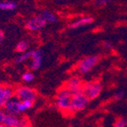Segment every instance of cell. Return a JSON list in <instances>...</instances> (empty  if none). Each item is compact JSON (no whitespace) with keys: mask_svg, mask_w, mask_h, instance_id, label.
<instances>
[{"mask_svg":"<svg viewBox=\"0 0 127 127\" xmlns=\"http://www.w3.org/2000/svg\"><path fill=\"white\" fill-rule=\"evenodd\" d=\"M72 93L68 91L65 86L61 88L58 91L57 95L55 97V106L57 107L62 112L68 113L69 112L71 99H72Z\"/></svg>","mask_w":127,"mask_h":127,"instance_id":"6da1fadb","label":"cell"},{"mask_svg":"<svg viewBox=\"0 0 127 127\" xmlns=\"http://www.w3.org/2000/svg\"><path fill=\"white\" fill-rule=\"evenodd\" d=\"M100 62V57L98 55H91L84 58L77 63L76 66V72L79 75H86L91 72L95 68Z\"/></svg>","mask_w":127,"mask_h":127,"instance_id":"7a4b0ae2","label":"cell"},{"mask_svg":"<svg viewBox=\"0 0 127 127\" xmlns=\"http://www.w3.org/2000/svg\"><path fill=\"white\" fill-rule=\"evenodd\" d=\"M89 99L82 92L74 93L71 99V104L68 113H76L85 109L89 105Z\"/></svg>","mask_w":127,"mask_h":127,"instance_id":"3957f363","label":"cell"},{"mask_svg":"<svg viewBox=\"0 0 127 127\" xmlns=\"http://www.w3.org/2000/svg\"><path fill=\"white\" fill-rule=\"evenodd\" d=\"M102 88V84L100 81H92L83 85L82 93L89 99V100H95L100 95Z\"/></svg>","mask_w":127,"mask_h":127,"instance_id":"277c9868","label":"cell"},{"mask_svg":"<svg viewBox=\"0 0 127 127\" xmlns=\"http://www.w3.org/2000/svg\"><path fill=\"white\" fill-rule=\"evenodd\" d=\"M14 97L19 100H30L34 102L37 98V93L32 87L21 85L14 89Z\"/></svg>","mask_w":127,"mask_h":127,"instance_id":"5b68a950","label":"cell"},{"mask_svg":"<svg viewBox=\"0 0 127 127\" xmlns=\"http://www.w3.org/2000/svg\"><path fill=\"white\" fill-rule=\"evenodd\" d=\"M46 22L40 15L38 16H34V17L29 19L25 23V28L29 31L36 32L38 30H42L43 28H45L46 25Z\"/></svg>","mask_w":127,"mask_h":127,"instance_id":"8992f818","label":"cell"},{"mask_svg":"<svg viewBox=\"0 0 127 127\" xmlns=\"http://www.w3.org/2000/svg\"><path fill=\"white\" fill-rule=\"evenodd\" d=\"M3 125L7 127H19L29 125V122L26 118L21 117V116H12V115L6 114L4 119Z\"/></svg>","mask_w":127,"mask_h":127,"instance_id":"52a82bcc","label":"cell"},{"mask_svg":"<svg viewBox=\"0 0 127 127\" xmlns=\"http://www.w3.org/2000/svg\"><path fill=\"white\" fill-rule=\"evenodd\" d=\"M14 97V89L9 85H4L0 89V108H4L9 100Z\"/></svg>","mask_w":127,"mask_h":127,"instance_id":"ba28073f","label":"cell"},{"mask_svg":"<svg viewBox=\"0 0 127 127\" xmlns=\"http://www.w3.org/2000/svg\"><path fill=\"white\" fill-rule=\"evenodd\" d=\"M83 85L84 84L82 82V79L78 76H73L69 77L68 80L66 82L65 87L68 91L71 92L72 94H74V93L82 92Z\"/></svg>","mask_w":127,"mask_h":127,"instance_id":"9c48e42d","label":"cell"},{"mask_svg":"<svg viewBox=\"0 0 127 127\" xmlns=\"http://www.w3.org/2000/svg\"><path fill=\"white\" fill-rule=\"evenodd\" d=\"M43 62V53L40 49H36L31 51L30 56V68L32 70H37L40 68Z\"/></svg>","mask_w":127,"mask_h":127,"instance_id":"30bf717a","label":"cell"},{"mask_svg":"<svg viewBox=\"0 0 127 127\" xmlns=\"http://www.w3.org/2000/svg\"><path fill=\"white\" fill-rule=\"evenodd\" d=\"M19 103L20 100L18 99H16L15 97H13L11 100H9L7 102V104L4 106V110L5 111V113L8 115H12V116H21L19 110Z\"/></svg>","mask_w":127,"mask_h":127,"instance_id":"8fae6325","label":"cell"},{"mask_svg":"<svg viewBox=\"0 0 127 127\" xmlns=\"http://www.w3.org/2000/svg\"><path fill=\"white\" fill-rule=\"evenodd\" d=\"M93 21V18L91 16H85V17H81L79 19H77L76 21H75L74 22L69 25V29H72V30H76V29H79L81 27H84V26H87L91 24Z\"/></svg>","mask_w":127,"mask_h":127,"instance_id":"7c38bea8","label":"cell"},{"mask_svg":"<svg viewBox=\"0 0 127 127\" xmlns=\"http://www.w3.org/2000/svg\"><path fill=\"white\" fill-rule=\"evenodd\" d=\"M40 16L45 20L46 23H55V22L58 21L57 16L53 12H51V11L49 10L42 11L40 13Z\"/></svg>","mask_w":127,"mask_h":127,"instance_id":"4fadbf2b","label":"cell"},{"mask_svg":"<svg viewBox=\"0 0 127 127\" xmlns=\"http://www.w3.org/2000/svg\"><path fill=\"white\" fill-rule=\"evenodd\" d=\"M33 106H34V102L33 101H30V100H20L19 110L21 115L27 112L28 110H30V108H33Z\"/></svg>","mask_w":127,"mask_h":127,"instance_id":"5bb4252c","label":"cell"},{"mask_svg":"<svg viewBox=\"0 0 127 127\" xmlns=\"http://www.w3.org/2000/svg\"><path fill=\"white\" fill-rule=\"evenodd\" d=\"M29 48H30V43L28 42L27 40H21L16 45L15 50L18 53H25V52H28Z\"/></svg>","mask_w":127,"mask_h":127,"instance_id":"9a60e30c","label":"cell"},{"mask_svg":"<svg viewBox=\"0 0 127 127\" xmlns=\"http://www.w3.org/2000/svg\"><path fill=\"white\" fill-rule=\"evenodd\" d=\"M17 7L16 3L12 1H3L0 2V10L3 11H12Z\"/></svg>","mask_w":127,"mask_h":127,"instance_id":"2e32d148","label":"cell"},{"mask_svg":"<svg viewBox=\"0 0 127 127\" xmlns=\"http://www.w3.org/2000/svg\"><path fill=\"white\" fill-rule=\"evenodd\" d=\"M30 56H31V51H28L25 52V53H22L16 57L15 59V62L17 64H21V63H23V62H27L30 59Z\"/></svg>","mask_w":127,"mask_h":127,"instance_id":"e0dca14e","label":"cell"},{"mask_svg":"<svg viewBox=\"0 0 127 127\" xmlns=\"http://www.w3.org/2000/svg\"><path fill=\"white\" fill-rule=\"evenodd\" d=\"M21 78H22V80H23L25 83H31L34 81L35 76L32 72L28 71V72L23 73V75H22V76H21Z\"/></svg>","mask_w":127,"mask_h":127,"instance_id":"ac0fdd59","label":"cell"},{"mask_svg":"<svg viewBox=\"0 0 127 127\" xmlns=\"http://www.w3.org/2000/svg\"><path fill=\"white\" fill-rule=\"evenodd\" d=\"M113 127H127V120L125 118H118L114 124Z\"/></svg>","mask_w":127,"mask_h":127,"instance_id":"d6986e66","label":"cell"},{"mask_svg":"<svg viewBox=\"0 0 127 127\" xmlns=\"http://www.w3.org/2000/svg\"><path fill=\"white\" fill-rule=\"evenodd\" d=\"M124 96H125V92H123V91L117 92V93H115V95H114V100H122V99H123Z\"/></svg>","mask_w":127,"mask_h":127,"instance_id":"ffe728a7","label":"cell"},{"mask_svg":"<svg viewBox=\"0 0 127 127\" xmlns=\"http://www.w3.org/2000/svg\"><path fill=\"white\" fill-rule=\"evenodd\" d=\"M6 116V113L4 110V108H0V124L3 125V122H4V119Z\"/></svg>","mask_w":127,"mask_h":127,"instance_id":"44dd1931","label":"cell"},{"mask_svg":"<svg viewBox=\"0 0 127 127\" xmlns=\"http://www.w3.org/2000/svg\"><path fill=\"white\" fill-rule=\"evenodd\" d=\"M108 2H109V0H97V1H96V4H97L99 6H103V5L108 4Z\"/></svg>","mask_w":127,"mask_h":127,"instance_id":"7402d4cb","label":"cell"},{"mask_svg":"<svg viewBox=\"0 0 127 127\" xmlns=\"http://www.w3.org/2000/svg\"><path fill=\"white\" fill-rule=\"evenodd\" d=\"M104 47H105V49H112L113 45L110 42H105L104 43Z\"/></svg>","mask_w":127,"mask_h":127,"instance_id":"603a6c76","label":"cell"},{"mask_svg":"<svg viewBox=\"0 0 127 127\" xmlns=\"http://www.w3.org/2000/svg\"><path fill=\"white\" fill-rule=\"evenodd\" d=\"M4 32H3L2 30H0V44L3 42V40H4Z\"/></svg>","mask_w":127,"mask_h":127,"instance_id":"cb8c5ba5","label":"cell"},{"mask_svg":"<svg viewBox=\"0 0 127 127\" xmlns=\"http://www.w3.org/2000/svg\"><path fill=\"white\" fill-rule=\"evenodd\" d=\"M0 127H5V125H2V124H0Z\"/></svg>","mask_w":127,"mask_h":127,"instance_id":"d4e9b609","label":"cell"},{"mask_svg":"<svg viewBox=\"0 0 127 127\" xmlns=\"http://www.w3.org/2000/svg\"><path fill=\"white\" fill-rule=\"evenodd\" d=\"M19 127H30L29 125H24V126H19Z\"/></svg>","mask_w":127,"mask_h":127,"instance_id":"484cf974","label":"cell"},{"mask_svg":"<svg viewBox=\"0 0 127 127\" xmlns=\"http://www.w3.org/2000/svg\"><path fill=\"white\" fill-rule=\"evenodd\" d=\"M1 87H2V85H0V89H1Z\"/></svg>","mask_w":127,"mask_h":127,"instance_id":"4316f807","label":"cell"}]
</instances>
